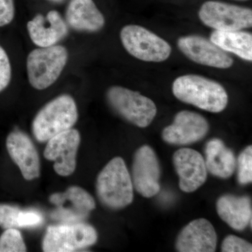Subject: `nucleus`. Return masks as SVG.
<instances>
[{
  "mask_svg": "<svg viewBox=\"0 0 252 252\" xmlns=\"http://www.w3.org/2000/svg\"><path fill=\"white\" fill-rule=\"evenodd\" d=\"M172 89L179 100L207 112H221L228 105V94L223 86L202 76H181L174 81Z\"/></svg>",
  "mask_w": 252,
  "mask_h": 252,
  "instance_id": "1",
  "label": "nucleus"
},
{
  "mask_svg": "<svg viewBox=\"0 0 252 252\" xmlns=\"http://www.w3.org/2000/svg\"><path fill=\"white\" fill-rule=\"evenodd\" d=\"M99 201L112 210L130 205L133 200V185L124 159H112L99 172L96 182Z\"/></svg>",
  "mask_w": 252,
  "mask_h": 252,
  "instance_id": "2",
  "label": "nucleus"
},
{
  "mask_svg": "<svg viewBox=\"0 0 252 252\" xmlns=\"http://www.w3.org/2000/svg\"><path fill=\"white\" fill-rule=\"evenodd\" d=\"M79 117L77 104L72 96L63 94L50 101L36 114L32 129L39 142L72 128Z\"/></svg>",
  "mask_w": 252,
  "mask_h": 252,
  "instance_id": "3",
  "label": "nucleus"
},
{
  "mask_svg": "<svg viewBox=\"0 0 252 252\" xmlns=\"http://www.w3.org/2000/svg\"><path fill=\"white\" fill-rule=\"evenodd\" d=\"M67 49L54 45L39 47L32 51L27 59V72L30 84L37 90H44L54 84L67 64Z\"/></svg>",
  "mask_w": 252,
  "mask_h": 252,
  "instance_id": "4",
  "label": "nucleus"
},
{
  "mask_svg": "<svg viewBox=\"0 0 252 252\" xmlns=\"http://www.w3.org/2000/svg\"><path fill=\"white\" fill-rule=\"evenodd\" d=\"M107 99L114 112L137 127H147L157 115V106L153 100L122 86L109 88Z\"/></svg>",
  "mask_w": 252,
  "mask_h": 252,
  "instance_id": "5",
  "label": "nucleus"
},
{
  "mask_svg": "<svg viewBox=\"0 0 252 252\" xmlns=\"http://www.w3.org/2000/svg\"><path fill=\"white\" fill-rule=\"evenodd\" d=\"M120 38L124 49L140 61L163 62L171 55L172 48L167 41L138 25L123 28Z\"/></svg>",
  "mask_w": 252,
  "mask_h": 252,
  "instance_id": "6",
  "label": "nucleus"
},
{
  "mask_svg": "<svg viewBox=\"0 0 252 252\" xmlns=\"http://www.w3.org/2000/svg\"><path fill=\"white\" fill-rule=\"evenodd\" d=\"M97 240V231L88 223L51 225L43 239L42 249L45 252H76L92 246Z\"/></svg>",
  "mask_w": 252,
  "mask_h": 252,
  "instance_id": "7",
  "label": "nucleus"
},
{
  "mask_svg": "<svg viewBox=\"0 0 252 252\" xmlns=\"http://www.w3.org/2000/svg\"><path fill=\"white\" fill-rule=\"evenodd\" d=\"M200 21L215 31H242L252 26L250 8L220 1H207L198 11Z\"/></svg>",
  "mask_w": 252,
  "mask_h": 252,
  "instance_id": "8",
  "label": "nucleus"
},
{
  "mask_svg": "<svg viewBox=\"0 0 252 252\" xmlns=\"http://www.w3.org/2000/svg\"><path fill=\"white\" fill-rule=\"evenodd\" d=\"M44 157L54 161L55 172L62 177L72 175L77 166V155L81 142L79 131L71 128L48 140Z\"/></svg>",
  "mask_w": 252,
  "mask_h": 252,
  "instance_id": "9",
  "label": "nucleus"
},
{
  "mask_svg": "<svg viewBox=\"0 0 252 252\" xmlns=\"http://www.w3.org/2000/svg\"><path fill=\"white\" fill-rule=\"evenodd\" d=\"M160 167L152 147L144 145L136 151L132 162L133 188L142 196L152 198L160 190Z\"/></svg>",
  "mask_w": 252,
  "mask_h": 252,
  "instance_id": "10",
  "label": "nucleus"
},
{
  "mask_svg": "<svg viewBox=\"0 0 252 252\" xmlns=\"http://www.w3.org/2000/svg\"><path fill=\"white\" fill-rule=\"evenodd\" d=\"M210 130V125L203 116L196 112L182 111L176 114L171 125L162 130V137L167 143L188 145L201 140Z\"/></svg>",
  "mask_w": 252,
  "mask_h": 252,
  "instance_id": "11",
  "label": "nucleus"
},
{
  "mask_svg": "<svg viewBox=\"0 0 252 252\" xmlns=\"http://www.w3.org/2000/svg\"><path fill=\"white\" fill-rule=\"evenodd\" d=\"M179 49L189 59L208 67L228 69L233 60L225 51L201 36H182L177 41Z\"/></svg>",
  "mask_w": 252,
  "mask_h": 252,
  "instance_id": "12",
  "label": "nucleus"
},
{
  "mask_svg": "<svg viewBox=\"0 0 252 252\" xmlns=\"http://www.w3.org/2000/svg\"><path fill=\"white\" fill-rule=\"evenodd\" d=\"M173 163L182 191L192 193L206 182L205 158L197 151L189 148L179 149L174 154Z\"/></svg>",
  "mask_w": 252,
  "mask_h": 252,
  "instance_id": "13",
  "label": "nucleus"
},
{
  "mask_svg": "<svg viewBox=\"0 0 252 252\" xmlns=\"http://www.w3.org/2000/svg\"><path fill=\"white\" fill-rule=\"evenodd\" d=\"M6 148L10 157L17 165L26 180L38 178L40 175V160L35 146L22 131L11 132L6 138Z\"/></svg>",
  "mask_w": 252,
  "mask_h": 252,
  "instance_id": "14",
  "label": "nucleus"
},
{
  "mask_svg": "<svg viewBox=\"0 0 252 252\" xmlns=\"http://www.w3.org/2000/svg\"><path fill=\"white\" fill-rule=\"evenodd\" d=\"M217 235L208 220L198 219L186 225L177 237L176 250L180 252H214Z\"/></svg>",
  "mask_w": 252,
  "mask_h": 252,
  "instance_id": "15",
  "label": "nucleus"
},
{
  "mask_svg": "<svg viewBox=\"0 0 252 252\" xmlns=\"http://www.w3.org/2000/svg\"><path fill=\"white\" fill-rule=\"evenodd\" d=\"M31 40L39 47L56 45L68 34V26L58 11L51 10L44 16L36 14L27 24Z\"/></svg>",
  "mask_w": 252,
  "mask_h": 252,
  "instance_id": "16",
  "label": "nucleus"
},
{
  "mask_svg": "<svg viewBox=\"0 0 252 252\" xmlns=\"http://www.w3.org/2000/svg\"><path fill=\"white\" fill-rule=\"evenodd\" d=\"M49 201L58 207L56 216L69 220H84L95 208V201L89 192L72 186L63 193L50 196Z\"/></svg>",
  "mask_w": 252,
  "mask_h": 252,
  "instance_id": "17",
  "label": "nucleus"
},
{
  "mask_svg": "<svg viewBox=\"0 0 252 252\" xmlns=\"http://www.w3.org/2000/svg\"><path fill=\"white\" fill-rule=\"evenodd\" d=\"M64 21L74 31L86 32L101 31L105 24L103 14L94 0H70Z\"/></svg>",
  "mask_w": 252,
  "mask_h": 252,
  "instance_id": "18",
  "label": "nucleus"
},
{
  "mask_svg": "<svg viewBox=\"0 0 252 252\" xmlns=\"http://www.w3.org/2000/svg\"><path fill=\"white\" fill-rule=\"evenodd\" d=\"M216 206L219 216L233 229L242 231L252 225V202L248 196L222 195Z\"/></svg>",
  "mask_w": 252,
  "mask_h": 252,
  "instance_id": "19",
  "label": "nucleus"
},
{
  "mask_svg": "<svg viewBox=\"0 0 252 252\" xmlns=\"http://www.w3.org/2000/svg\"><path fill=\"white\" fill-rule=\"evenodd\" d=\"M205 165L207 172L215 177L229 178L236 169V159L233 151L220 139L207 142L205 148Z\"/></svg>",
  "mask_w": 252,
  "mask_h": 252,
  "instance_id": "20",
  "label": "nucleus"
},
{
  "mask_svg": "<svg viewBox=\"0 0 252 252\" xmlns=\"http://www.w3.org/2000/svg\"><path fill=\"white\" fill-rule=\"evenodd\" d=\"M210 41L225 52L232 53L245 61H252V35L242 31L212 32Z\"/></svg>",
  "mask_w": 252,
  "mask_h": 252,
  "instance_id": "21",
  "label": "nucleus"
},
{
  "mask_svg": "<svg viewBox=\"0 0 252 252\" xmlns=\"http://www.w3.org/2000/svg\"><path fill=\"white\" fill-rule=\"evenodd\" d=\"M27 251L21 232L17 228L5 229L0 237V252H24Z\"/></svg>",
  "mask_w": 252,
  "mask_h": 252,
  "instance_id": "22",
  "label": "nucleus"
},
{
  "mask_svg": "<svg viewBox=\"0 0 252 252\" xmlns=\"http://www.w3.org/2000/svg\"><path fill=\"white\" fill-rule=\"evenodd\" d=\"M238 181L241 185H247L252 182V147L249 146L239 156L236 162Z\"/></svg>",
  "mask_w": 252,
  "mask_h": 252,
  "instance_id": "23",
  "label": "nucleus"
},
{
  "mask_svg": "<svg viewBox=\"0 0 252 252\" xmlns=\"http://www.w3.org/2000/svg\"><path fill=\"white\" fill-rule=\"evenodd\" d=\"M21 209L17 206L0 204V227L7 228H18V217Z\"/></svg>",
  "mask_w": 252,
  "mask_h": 252,
  "instance_id": "24",
  "label": "nucleus"
},
{
  "mask_svg": "<svg viewBox=\"0 0 252 252\" xmlns=\"http://www.w3.org/2000/svg\"><path fill=\"white\" fill-rule=\"evenodd\" d=\"M223 252H251V243L235 235H230L225 237L221 245Z\"/></svg>",
  "mask_w": 252,
  "mask_h": 252,
  "instance_id": "25",
  "label": "nucleus"
},
{
  "mask_svg": "<svg viewBox=\"0 0 252 252\" xmlns=\"http://www.w3.org/2000/svg\"><path fill=\"white\" fill-rule=\"evenodd\" d=\"M11 80V66L6 51L0 46V93L5 90Z\"/></svg>",
  "mask_w": 252,
  "mask_h": 252,
  "instance_id": "26",
  "label": "nucleus"
},
{
  "mask_svg": "<svg viewBox=\"0 0 252 252\" xmlns=\"http://www.w3.org/2000/svg\"><path fill=\"white\" fill-rule=\"evenodd\" d=\"M44 221L39 212L34 210H21L18 217V228H31L38 226Z\"/></svg>",
  "mask_w": 252,
  "mask_h": 252,
  "instance_id": "27",
  "label": "nucleus"
},
{
  "mask_svg": "<svg viewBox=\"0 0 252 252\" xmlns=\"http://www.w3.org/2000/svg\"><path fill=\"white\" fill-rule=\"evenodd\" d=\"M14 16V0H0V27L10 24Z\"/></svg>",
  "mask_w": 252,
  "mask_h": 252,
  "instance_id": "28",
  "label": "nucleus"
},
{
  "mask_svg": "<svg viewBox=\"0 0 252 252\" xmlns=\"http://www.w3.org/2000/svg\"><path fill=\"white\" fill-rule=\"evenodd\" d=\"M51 2L56 3V4H61V3L64 2L65 0H49Z\"/></svg>",
  "mask_w": 252,
  "mask_h": 252,
  "instance_id": "29",
  "label": "nucleus"
}]
</instances>
